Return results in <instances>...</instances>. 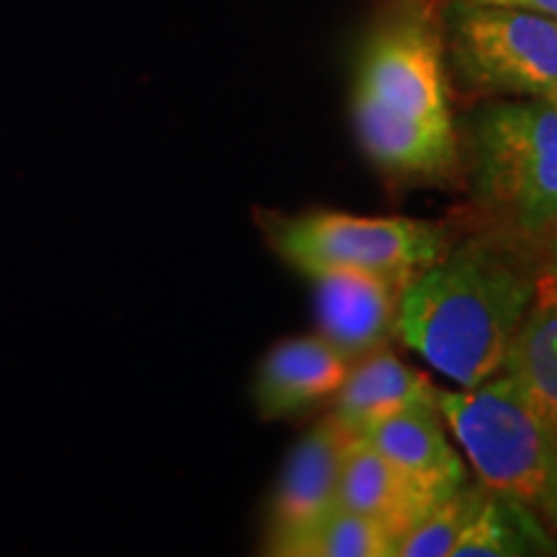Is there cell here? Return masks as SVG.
Segmentation results:
<instances>
[{
    "instance_id": "6da1fadb",
    "label": "cell",
    "mask_w": 557,
    "mask_h": 557,
    "mask_svg": "<svg viewBox=\"0 0 557 557\" xmlns=\"http://www.w3.org/2000/svg\"><path fill=\"white\" fill-rule=\"evenodd\" d=\"M537 276L498 238L451 248L400 295L398 333L444 377L472 387L500 372Z\"/></svg>"
},
{
    "instance_id": "7a4b0ae2",
    "label": "cell",
    "mask_w": 557,
    "mask_h": 557,
    "mask_svg": "<svg viewBox=\"0 0 557 557\" xmlns=\"http://www.w3.org/2000/svg\"><path fill=\"white\" fill-rule=\"evenodd\" d=\"M354 124L367 158L398 178H444L457 165L442 37L423 13L385 21L361 50Z\"/></svg>"
},
{
    "instance_id": "3957f363",
    "label": "cell",
    "mask_w": 557,
    "mask_h": 557,
    "mask_svg": "<svg viewBox=\"0 0 557 557\" xmlns=\"http://www.w3.org/2000/svg\"><path fill=\"white\" fill-rule=\"evenodd\" d=\"M470 176L480 207L519 240L557 230V103L500 99L468 124Z\"/></svg>"
},
{
    "instance_id": "277c9868",
    "label": "cell",
    "mask_w": 557,
    "mask_h": 557,
    "mask_svg": "<svg viewBox=\"0 0 557 557\" xmlns=\"http://www.w3.org/2000/svg\"><path fill=\"white\" fill-rule=\"evenodd\" d=\"M271 246L292 269L315 278L333 271H364L406 284L449 250L447 227L410 218H359L315 209L269 218Z\"/></svg>"
},
{
    "instance_id": "5b68a950",
    "label": "cell",
    "mask_w": 557,
    "mask_h": 557,
    "mask_svg": "<svg viewBox=\"0 0 557 557\" xmlns=\"http://www.w3.org/2000/svg\"><path fill=\"white\" fill-rule=\"evenodd\" d=\"M436 408L455 431L480 485L537 508L557 451L504 372L462 389H436Z\"/></svg>"
},
{
    "instance_id": "8992f818",
    "label": "cell",
    "mask_w": 557,
    "mask_h": 557,
    "mask_svg": "<svg viewBox=\"0 0 557 557\" xmlns=\"http://www.w3.org/2000/svg\"><path fill=\"white\" fill-rule=\"evenodd\" d=\"M449 65L475 94L508 99L557 96V18L545 13L449 0Z\"/></svg>"
},
{
    "instance_id": "52a82bcc",
    "label": "cell",
    "mask_w": 557,
    "mask_h": 557,
    "mask_svg": "<svg viewBox=\"0 0 557 557\" xmlns=\"http://www.w3.org/2000/svg\"><path fill=\"white\" fill-rule=\"evenodd\" d=\"M354 438L331 413L292 447L271 504L269 555L302 557L308 540L336 508L341 462Z\"/></svg>"
},
{
    "instance_id": "ba28073f",
    "label": "cell",
    "mask_w": 557,
    "mask_h": 557,
    "mask_svg": "<svg viewBox=\"0 0 557 557\" xmlns=\"http://www.w3.org/2000/svg\"><path fill=\"white\" fill-rule=\"evenodd\" d=\"M315 282V312L320 336L348 361L385 346L398 331L400 284L364 271H333Z\"/></svg>"
},
{
    "instance_id": "9c48e42d",
    "label": "cell",
    "mask_w": 557,
    "mask_h": 557,
    "mask_svg": "<svg viewBox=\"0 0 557 557\" xmlns=\"http://www.w3.org/2000/svg\"><path fill=\"white\" fill-rule=\"evenodd\" d=\"M348 369V359L323 336L282 341L256 372V408L269 421L308 413L336 398Z\"/></svg>"
},
{
    "instance_id": "30bf717a",
    "label": "cell",
    "mask_w": 557,
    "mask_h": 557,
    "mask_svg": "<svg viewBox=\"0 0 557 557\" xmlns=\"http://www.w3.org/2000/svg\"><path fill=\"white\" fill-rule=\"evenodd\" d=\"M359 438L438 500L468 485V470L444 434L436 400L403 410Z\"/></svg>"
},
{
    "instance_id": "8fae6325",
    "label": "cell",
    "mask_w": 557,
    "mask_h": 557,
    "mask_svg": "<svg viewBox=\"0 0 557 557\" xmlns=\"http://www.w3.org/2000/svg\"><path fill=\"white\" fill-rule=\"evenodd\" d=\"M436 500L393 468L364 438H354L348 444L341 462L336 508L377 521L398 540Z\"/></svg>"
},
{
    "instance_id": "7c38bea8",
    "label": "cell",
    "mask_w": 557,
    "mask_h": 557,
    "mask_svg": "<svg viewBox=\"0 0 557 557\" xmlns=\"http://www.w3.org/2000/svg\"><path fill=\"white\" fill-rule=\"evenodd\" d=\"M500 372L557 442V282L547 271L537 276L532 305Z\"/></svg>"
},
{
    "instance_id": "4fadbf2b",
    "label": "cell",
    "mask_w": 557,
    "mask_h": 557,
    "mask_svg": "<svg viewBox=\"0 0 557 557\" xmlns=\"http://www.w3.org/2000/svg\"><path fill=\"white\" fill-rule=\"evenodd\" d=\"M434 400L436 387L426 374L408 367L395 354L372 351L348 369L344 385L333 398V416L348 434L359 438L387 418Z\"/></svg>"
},
{
    "instance_id": "5bb4252c",
    "label": "cell",
    "mask_w": 557,
    "mask_h": 557,
    "mask_svg": "<svg viewBox=\"0 0 557 557\" xmlns=\"http://www.w3.org/2000/svg\"><path fill=\"white\" fill-rule=\"evenodd\" d=\"M455 557H519L557 555V542L549 537L532 506L498 496L480 485V496L468 524L451 547Z\"/></svg>"
},
{
    "instance_id": "9a60e30c",
    "label": "cell",
    "mask_w": 557,
    "mask_h": 557,
    "mask_svg": "<svg viewBox=\"0 0 557 557\" xmlns=\"http://www.w3.org/2000/svg\"><path fill=\"white\" fill-rule=\"evenodd\" d=\"M480 496V485H462L451 496L436 500L434 506L395 540L398 557H447L468 524L472 508Z\"/></svg>"
},
{
    "instance_id": "2e32d148",
    "label": "cell",
    "mask_w": 557,
    "mask_h": 557,
    "mask_svg": "<svg viewBox=\"0 0 557 557\" xmlns=\"http://www.w3.org/2000/svg\"><path fill=\"white\" fill-rule=\"evenodd\" d=\"M302 557H395V537L377 521L333 508L308 540Z\"/></svg>"
},
{
    "instance_id": "e0dca14e",
    "label": "cell",
    "mask_w": 557,
    "mask_h": 557,
    "mask_svg": "<svg viewBox=\"0 0 557 557\" xmlns=\"http://www.w3.org/2000/svg\"><path fill=\"white\" fill-rule=\"evenodd\" d=\"M537 508H540L542 513H545V519L549 521V527H553L555 532H557V451H555L553 468H549L545 491H542Z\"/></svg>"
},
{
    "instance_id": "ac0fdd59",
    "label": "cell",
    "mask_w": 557,
    "mask_h": 557,
    "mask_svg": "<svg viewBox=\"0 0 557 557\" xmlns=\"http://www.w3.org/2000/svg\"><path fill=\"white\" fill-rule=\"evenodd\" d=\"M465 3H483V5H508V9L545 13L557 18V0H465Z\"/></svg>"
},
{
    "instance_id": "d6986e66",
    "label": "cell",
    "mask_w": 557,
    "mask_h": 557,
    "mask_svg": "<svg viewBox=\"0 0 557 557\" xmlns=\"http://www.w3.org/2000/svg\"><path fill=\"white\" fill-rule=\"evenodd\" d=\"M545 271L557 282V240H555V246H553V256H549V263H547Z\"/></svg>"
},
{
    "instance_id": "ffe728a7",
    "label": "cell",
    "mask_w": 557,
    "mask_h": 557,
    "mask_svg": "<svg viewBox=\"0 0 557 557\" xmlns=\"http://www.w3.org/2000/svg\"><path fill=\"white\" fill-rule=\"evenodd\" d=\"M555 103H557V96H555Z\"/></svg>"
},
{
    "instance_id": "44dd1931",
    "label": "cell",
    "mask_w": 557,
    "mask_h": 557,
    "mask_svg": "<svg viewBox=\"0 0 557 557\" xmlns=\"http://www.w3.org/2000/svg\"><path fill=\"white\" fill-rule=\"evenodd\" d=\"M555 233H557V230H555Z\"/></svg>"
}]
</instances>
